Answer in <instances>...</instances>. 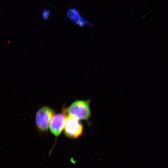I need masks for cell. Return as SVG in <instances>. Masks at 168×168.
Returning <instances> with one entry per match:
<instances>
[{"mask_svg": "<svg viewBox=\"0 0 168 168\" xmlns=\"http://www.w3.org/2000/svg\"><path fill=\"white\" fill-rule=\"evenodd\" d=\"M89 103V100H77L65 110L69 115L75 117L79 120L87 119L91 114Z\"/></svg>", "mask_w": 168, "mask_h": 168, "instance_id": "6da1fadb", "label": "cell"}, {"mask_svg": "<svg viewBox=\"0 0 168 168\" xmlns=\"http://www.w3.org/2000/svg\"><path fill=\"white\" fill-rule=\"evenodd\" d=\"M54 114L53 110L48 106L43 107L37 111L35 115L36 124L40 131L45 132L48 130Z\"/></svg>", "mask_w": 168, "mask_h": 168, "instance_id": "7a4b0ae2", "label": "cell"}, {"mask_svg": "<svg viewBox=\"0 0 168 168\" xmlns=\"http://www.w3.org/2000/svg\"><path fill=\"white\" fill-rule=\"evenodd\" d=\"M83 130V126L79 119L71 115L66 118L64 128L66 136L70 138H77L82 134Z\"/></svg>", "mask_w": 168, "mask_h": 168, "instance_id": "3957f363", "label": "cell"}, {"mask_svg": "<svg viewBox=\"0 0 168 168\" xmlns=\"http://www.w3.org/2000/svg\"><path fill=\"white\" fill-rule=\"evenodd\" d=\"M66 113L63 111V113L54 115L50 121V130L55 136H58L61 133L65 126L66 120Z\"/></svg>", "mask_w": 168, "mask_h": 168, "instance_id": "277c9868", "label": "cell"}, {"mask_svg": "<svg viewBox=\"0 0 168 168\" xmlns=\"http://www.w3.org/2000/svg\"><path fill=\"white\" fill-rule=\"evenodd\" d=\"M42 18L44 20L47 19L50 15V12L47 10H44L42 12Z\"/></svg>", "mask_w": 168, "mask_h": 168, "instance_id": "5b68a950", "label": "cell"}]
</instances>
